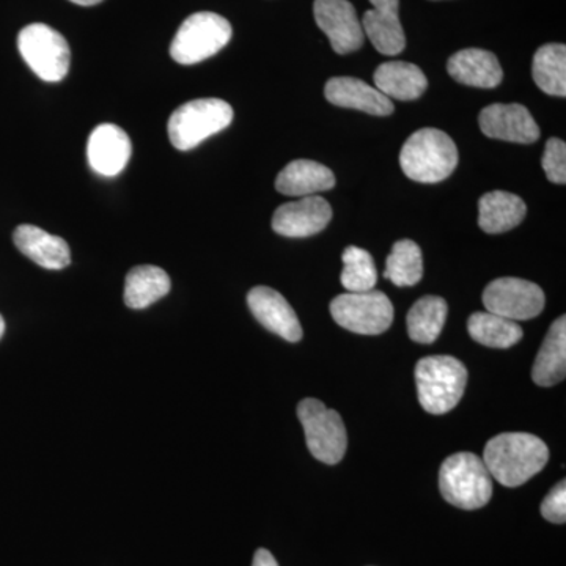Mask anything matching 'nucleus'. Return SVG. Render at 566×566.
I'll return each instance as SVG.
<instances>
[{
    "mask_svg": "<svg viewBox=\"0 0 566 566\" xmlns=\"http://www.w3.org/2000/svg\"><path fill=\"white\" fill-rule=\"evenodd\" d=\"M3 333H6V322H3L2 315H0V338H2Z\"/></svg>",
    "mask_w": 566,
    "mask_h": 566,
    "instance_id": "72a5a7b5",
    "label": "nucleus"
},
{
    "mask_svg": "<svg viewBox=\"0 0 566 566\" xmlns=\"http://www.w3.org/2000/svg\"><path fill=\"white\" fill-rule=\"evenodd\" d=\"M338 326L363 335L386 333L394 322V305L382 292L345 293L331 303Z\"/></svg>",
    "mask_w": 566,
    "mask_h": 566,
    "instance_id": "1a4fd4ad",
    "label": "nucleus"
},
{
    "mask_svg": "<svg viewBox=\"0 0 566 566\" xmlns=\"http://www.w3.org/2000/svg\"><path fill=\"white\" fill-rule=\"evenodd\" d=\"M527 207L512 192H488L479 202V226L485 233H505L526 218Z\"/></svg>",
    "mask_w": 566,
    "mask_h": 566,
    "instance_id": "4be33fe9",
    "label": "nucleus"
},
{
    "mask_svg": "<svg viewBox=\"0 0 566 566\" xmlns=\"http://www.w3.org/2000/svg\"><path fill=\"white\" fill-rule=\"evenodd\" d=\"M169 292L170 277L161 268L142 264L126 275L125 304L134 311L150 307Z\"/></svg>",
    "mask_w": 566,
    "mask_h": 566,
    "instance_id": "b1692460",
    "label": "nucleus"
},
{
    "mask_svg": "<svg viewBox=\"0 0 566 566\" xmlns=\"http://www.w3.org/2000/svg\"><path fill=\"white\" fill-rule=\"evenodd\" d=\"M447 314H449V305L442 297H420L406 316L411 340L423 345L434 344L444 329Z\"/></svg>",
    "mask_w": 566,
    "mask_h": 566,
    "instance_id": "393cba45",
    "label": "nucleus"
},
{
    "mask_svg": "<svg viewBox=\"0 0 566 566\" xmlns=\"http://www.w3.org/2000/svg\"><path fill=\"white\" fill-rule=\"evenodd\" d=\"M479 125L490 139L534 144L539 128L523 104H491L480 112Z\"/></svg>",
    "mask_w": 566,
    "mask_h": 566,
    "instance_id": "f8f14e48",
    "label": "nucleus"
},
{
    "mask_svg": "<svg viewBox=\"0 0 566 566\" xmlns=\"http://www.w3.org/2000/svg\"><path fill=\"white\" fill-rule=\"evenodd\" d=\"M133 145L120 126L103 123L93 129L87 144L88 164L103 177H117L132 158Z\"/></svg>",
    "mask_w": 566,
    "mask_h": 566,
    "instance_id": "2eb2a0df",
    "label": "nucleus"
},
{
    "mask_svg": "<svg viewBox=\"0 0 566 566\" xmlns=\"http://www.w3.org/2000/svg\"><path fill=\"white\" fill-rule=\"evenodd\" d=\"M334 186L333 170L311 159H296L290 163L275 180L277 192L290 197L315 196V193L329 191Z\"/></svg>",
    "mask_w": 566,
    "mask_h": 566,
    "instance_id": "aec40b11",
    "label": "nucleus"
},
{
    "mask_svg": "<svg viewBox=\"0 0 566 566\" xmlns=\"http://www.w3.org/2000/svg\"><path fill=\"white\" fill-rule=\"evenodd\" d=\"M252 566H279V564L270 551L259 549L256 551L255 556H253Z\"/></svg>",
    "mask_w": 566,
    "mask_h": 566,
    "instance_id": "2f4dec72",
    "label": "nucleus"
},
{
    "mask_svg": "<svg viewBox=\"0 0 566 566\" xmlns=\"http://www.w3.org/2000/svg\"><path fill=\"white\" fill-rule=\"evenodd\" d=\"M374 9L365 11L364 35L370 39L375 50L385 55H398L403 52L406 36L398 18V0H370Z\"/></svg>",
    "mask_w": 566,
    "mask_h": 566,
    "instance_id": "f3484780",
    "label": "nucleus"
},
{
    "mask_svg": "<svg viewBox=\"0 0 566 566\" xmlns=\"http://www.w3.org/2000/svg\"><path fill=\"white\" fill-rule=\"evenodd\" d=\"M375 87L389 99L412 102L420 98L428 87L423 71L415 63L386 62L376 69L374 74Z\"/></svg>",
    "mask_w": 566,
    "mask_h": 566,
    "instance_id": "412c9836",
    "label": "nucleus"
},
{
    "mask_svg": "<svg viewBox=\"0 0 566 566\" xmlns=\"http://www.w3.org/2000/svg\"><path fill=\"white\" fill-rule=\"evenodd\" d=\"M439 490L442 497L458 509H482L493 497V476L482 458L475 453L460 452L442 463Z\"/></svg>",
    "mask_w": 566,
    "mask_h": 566,
    "instance_id": "20e7f679",
    "label": "nucleus"
},
{
    "mask_svg": "<svg viewBox=\"0 0 566 566\" xmlns=\"http://www.w3.org/2000/svg\"><path fill=\"white\" fill-rule=\"evenodd\" d=\"M566 375V316H560L551 326L538 356L532 379L536 386L553 387L564 381Z\"/></svg>",
    "mask_w": 566,
    "mask_h": 566,
    "instance_id": "5701e85b",
    "label": "nucleus"
},
{
    "mask_svg": "<svg viewBox=\"0 0 566 566\" xmlns=\"http://www.w3.org/2000/svg\"><path fill=\"white\" fill-rule=\"evenodd\" d=\"M18 50L41 81L61 82L70 70L69 41L46 24L28 25L18 35Z\"/></svg>",
    "mask_w": 566,
    "mask_h": 566,
    "instance_id": "6e6552de",
    "label": "nucleus"
},
{
    "mask_svg": "<svg viewBox=\"0 0 566 566\" xmlns=\"http://www.w3.org/2000/svg\"><path fill=\"white\" fill-rule=\"evenodd\" d=\"M543 170L547 180L554 185L566 182V145L564 140L553 137L546 142L545 153L542 159Z\"/></svg>",
    "mask_w": 566,
    "mask_h": 566,
    "instance_id": "c756f323",
    "label": "nucleus"
},
{
    "mask_svg": "<svg viewBox=\"0 0 566 566\" xmlns=\"http://www.w3.org/2000/svg\"><path fill=\"white\" fill-rule=\"evenodd\" d=\"M324 96L334 106L356 109L365 114L378 115V117H387L394 112L392 99L356 77H333L324 87Z\"/></svg>",
    "mask_w": 566,
    "mask_h": 566,
    "instance_id": "dca6fc26",
    "label": "nucleus"
},
{
    "mask_svg": "<svg viewBox=\"0 0 566 566\" xmlns=\"http://www.w3.org/2000/svg\"><path fill=\"white\" fill-rule=\"evenodd\" d=\"M331 219L329 202L319 196H308L279 207L273 216V229L282 237L308 238L323 232Z\"/></svg>",
    "mask_w": 566,
    "mask_h": 566,
    "instance_id": "ddd939ff",
    "label": "nucleus"
},
{
    "mask_svg": "<svg viewBox=\"0 0 566 566\" xmlns=\"http://www.w3.org/2000/svg\"><path fill=\"white\" fill-rule=\"evenodd\" d=\"M447 71L460 84L476 88H494L504 80V71L493 52L469 48L453 54Z\"/></svg>",
    "mask_w": 566,
    "mask_h": 566,
    "instance_id": "a211bd4d",
    "label": "nucleus"
},
{
    "mask_svg": "<svg viewBox=\"0 0 566 566\" xmlns=\"http://www.w3.org/2000/svg\"><path fill=\"white\" fill-rule=\"evenodd\" d=\"M248 305L259 323L283 340L296 344L303 338V327L296 312L281 293L270 286H255L248 294Z\"/></svg>",
    "mask_w": 566,
    "mask_h": 566,
    "instance_id": "4468645a",
    "label": "nucleus"
},
{
    "mask_svg": "<svg viewBox=\"0 0 566 566\" xmlns=\"http://www.w3.org/2000/svg\"><path fill=\"white\" fill-rule=\"evenodd\" d=\"M232 122L233 107L223 99H193L170 115L167 132L177 150L189 151L208 137L229 128Z\"/></svg>",
    "mask_w": 566,
    "mask_h": 566,
    "instance_id": "39448f33",
    "label": "nucleus"
},
{
    "mask_svg": "<svg viewBox=\"0 0 566 566\" xmlns=\"http://www.w3.org/2000/svg\"><path fill=\"white\" fill-rule=\"evenodd\" d=\"M483 304L490 314L504 316L512 322H526L542 314L546 297L534 282L502 277L486 286Z\"/></svg>",
    "mask_w": 566,
    "mask_h": 566,
    "instance_id": "9d476101",
    "label": "nucleus"
},
{
    "mask_svg": "<svg viewBox=\"0 0 566 566\" xmlns=\"http://www.w3.org/2000/svg\"><path fill=\"white\" fill-rule=\"evenodd\" d=\"M542 515L549 523L565 524L566 521V483L562 480L551 490L542 504Z\"/></svg>",
    "mask_w": 566,
    "mask_h": 566,
    "instance_id": "7c9ffc66",
    "label": "nucleus"
},
{
    "mask_svg": "<svg viewBox=\"0 0 566 566\" xmlns=\"http://www.w3.org/2000/svg\"><path fill=\"white\" fill-rule=\"evenodd\" d=\"M14 245L25 256L46 270H63L71 263L70 245L61 237L43 229L22 223L13 233Z\"/></svg>",
    "mask_w": 566,
    "mask_h": 566,
    "instance_id": "6ab92c4d",
    "label": "nucleus"
},
{
    "mask_svg": "<svg viewBox=\"0 0 566 566\" xmlns=\"http://www.w3.org/2000/svg\"><path fill=\"white\" fill-rule=\"evenodd\" d=\"M468 378V370L457 357H423L416 365L420 405L430 415H447L463 398Z\"/></svg>",
    "mask_w": 566,
    "mask_h": 566,
    "instance_id": "7ed1b4c3",
    "label": "nucleus"
},
{
    "mask_svg": "<svg viewBox=\"0 0 566 566\" xmlns=\"http://www.w3.org/2000/svg\"><path fill=\"white\" fill-rule=\"evenodd\" d=\"M297 417L312 455L324 464L340 463L348 449V434L340 415L316 398H305L297 406Z\"/></svg>",
    "mask_w": 566,
    "mask_h": 566,
    "instance_id": "0eeeda50",
    "label": "nucleus"
},
{
    "mask_svg": "<svg viewBox=\"0 0 566 566\" xmlns=\"http://www.w3.org/2000/svg\"><path fill=\"white\" fill-rule=\"evenodd\" d=\"M468 331L476 344L497 349L516 345L524 335L520 324L490 312H475L469 316Z\"/></svg>",
    "mask_w": 566,
    "mask_h": 566,
    "instance_id": "a878e982",
    "label": "nucleus"
},
{
    "mask_svg": "<svg viewBox=\"0 0 566 566\" xmlns=\"http://www.w3.org/2000/svg\"><path fill=\"white\" fill-rule=\"evenodd\" d=\"M70 2L76 3V6L81 7H92L96 6V3H102L103 0H70Z\"/></svg>",
    "mask_w": 566,
    "mask_h": 566,
    "instance_id": "473e14b6",
    "label": "nucleus"
},
{
    "mask_svg": "<svg viewBox=\"0 0 566 566\" xmlns=\"http://www.w3.org/2000/svg\"><path fill=\"white\" fill-rule=\"evenodd\" d=\"M232 35V25L226 18L200 11L182 22L170 44V55L181 65H196L223 50Z\"/></svg>",
    "mask_w": 566,
    "mask_h": 566,
    "instance_id": "423d86ee",
    "label": "nucleus"
},
{
    "mask_svg": "<svg viewBox=\"0 0 566 566\" xmlns=\"http://www.w3.org/2000/svg\"><path fill=\"white\" fill-rule=\"evenodd\" d=\"M400 166L409 180L424 185L444 181L458 166L455 142L439 129H419L405 142Z\"/></svg>",
    "mask_w": 566,
    "mask_h": 566,
    "instance_id": "f03ea898",
    "label": "nucleus"
},
{
    "mask_svg": "<svg viewBox=\"0 0 566 566\" xmlns=\"http://www.w3.org/2000/svg\"><path fill=\"white\" fill-rule=\"evenodd\" d=\"M532 77L539 91L551 96H566V48L551 43L535 52Z\"/></svg>",
    "mask_w": 566,
    "mask_h": 566,
    "instance_id": "bb28decb",
    "label": "nucleus"
},
{
    "mask_svg": "<svg viewBox=\"0 0 566 566\" xmlns=\"http://www.w3.org/2000/svg\"><path fill=\"white\" fill-rule=\"evenodd\" d=\"M482 460L501 485L516 488L545 469L549 449L534 434L504 433L488 442Z\"/></svg>",
    "mask_w": 566,
    "mask_h": 566,
    "instance_id": "f257e3e1",
    "label": "nucleus"
},
{
    "mask_svg": "<svg viewBox=\"0 0 566 566\" xmlns=\"http://www.w3.org/2000/svg\"><path fill=\"white\" fill-rule=\"evenodd\" d=\"M316 24L326 33L331 46L337 54H352L364 44L363 24L356 9L348 0H315Z\"/></svg>",
    "mask_w": 566,
    "mask_h": 566,
    "instance_id": "9b49d317",
    "label": "nucleus"
},
{
    "mask_svg": "<svg viewBox=\"0 0 566 566\" xmlns=\"http://www.w3.org/2000/svg\"><path fill=\"white\" fill-rule=\"evenodd\" d=\"M422 275L423 256L419 245L411 240L397 241L387 256L385 279L403 289L417 285Z\"/></svg>",
    "mask_w": 566,
    "mask_h": 566,
    "instance_id": "cd10ccee",
    "label": "nucleus"
},
{
    "mask_svg": "<svg viewBox=\"0 0 566 566\" xmlns=\"http://www.w3.org/2000/svg\"><path fill=\"white\" fill-rule=\"evenodd\" d=\"M342 260H344V273L340 281L348 293H364L375 289L378 273L370 253L356 245H349L345 249Z\"/></svg>",
    "mask_w": 566,
    "mask_h": 566,
    "instance_id": "c85d7f7f",
    "label": "nucleus"
}]
</instances>
